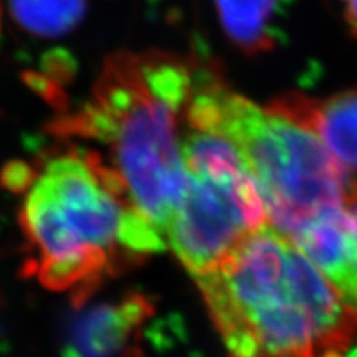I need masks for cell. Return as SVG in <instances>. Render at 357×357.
Masks as SVG:
<instances>
[{
	"label": "cell",
	"mask_w": 357,
	"mask_h": 357,
	"mask_svg": "<svg viewBox=\"0 0 357 357\" xmlns=\"http://www.w3.org/2000/svg\"><path fill=\"white\" fill-rule=\"evenodd\" d=\"M20 79L30 91L35 93L38 98H42L56 113L63 114L70 109V98L65 86H61L55 79L47 77L42 71L24 70L20 73Z\"/></svg>",
	"instance_id": "8fae6325"
},
{
	"label": "cell",
	"mask_w": 357,
	"mask_h": 357,
	"mask_svg": "<svg viewBox=\"0 0 357 357\" xmlns=\"http://www.w3.org/2000/svg\"><path fill=\"white\" fill-rule=\"evenodd\" d=\"M266 223L265 204L248 171L189 174L185 195L164 240L197 278L215 270L250 234Z\"/></svg>",
	"instance_id": "5b68a950"
},
{
	"label": "cell",
	"mask_w": 357,
	"mask_h": 357,
	"mask_svg": "<svg viewBox=\"0 0 357 357\" xmlns=\"http://www.w3.org/2000/svg\"><path fill=\"white\" fill-rule=\"evenodd\" d=\"M0 32H2V7H0Z\"/></svg>",
	"instance_id": "2e32d148"
},
{
	"label": "cell",
	"mask_w": 357,
	"mask_h": 357,
	"mask_svg": "<svg viewBox=\"0 0 357 357\" xmlns=\"http://www.w3.org/2000/svg\"><path fill=\"white\" fill-rule=\"evenodd\" d=\"M66 326L63 357H136L134 347L153 306L142 294L114 301L79 303Z\"/></svg>",
	"instance_id": "8992f818"
},
{
	"label": "cell",
	"mask_w": 357,
	"mask_h": 357,
	"mask_svg": "<svg viewBox=\"0 0 357 357\" xmlns=\"http://www.w3.org/2000/svg\"><path fill=\"white\" fill-rule=\"evenodd\" d=\"M229 357H344L357 312L271 225L195 278Z\"/></svg>",
	"instance_id": "6da1fadb"
},
{
	"label": "cell",
	"mask_w": 357,
	"mask_h": 357,
	"mask_svg": "<svg viewBox=\"0 0 357 357\" xmlns=\"http://www.w3.org/2000/svg\"><path fill=\"white\" fill-rule=\"evenodd\" d=\"M40 68H42V73L66 88L77 78L79 63L77 56L70 50L63 47H56L43 53L42 60H40Z\"/></svg>",
	"instance_id": "7c38bea8"
},
{
	"label": "cell",
	"mask_w": 357,
	"mask_h": 357,
	"mask_svg": "<svg viewBox=\"0 0 357 357\" xmlns=\"http://www.w3.org/2000/svg\"><path fill=\"white\" fill-rule=\"evenodd\" d=\"M195 82V60L160 50L121 52L106 58L93 88V101L116 121L109 167L162 236L189 182L182 132Z\"/></svg>",
	"instance_id": "3957f363"
},
{
	"label": "cell",
	"mask_w": 357,
	"mask_h": 357,
	"mask_svg": "<svg viewBox=\"0 0 357 357\" xmlns=\"http://www.w3.org/2000/svg\"><path fill=\"white\" fill-rule=\"evenodd\" d=\"M225 38L240 53L258 56L278 48L291 0H212Z\"/></svg>",
	"instance_id": "9c48e42d"
},
{
	"label": "cell",
	"mask_w": 357,
	"mask_h": 357,
	"mask_svg": "<svg viewBox=\"0 0 357 357\" xmlns=\"http://www.w3.org/2000/svg\"><path fill=\"white\" fill-rule=\"evenodd\" d=\"M38 171L24 162V160H10L0 172V182L13 192L26 190L37 178Z\"/></svg>",
	"instance_id": "4fadbf2b"
},
{
	"label": "cell",
	"mask_w": 357,
	"mask_h": 357,
	"mask_svg": "<svg viewBox=\"0 0 357 357\" xmlns=\"http://www.w3.org/2000/svg\"><path fill=\"white\" fill-rule=\"evenodd\" d=\"M89 0H8L12 20L25 33L60 38L77 30L88 13Z\"/></svg>",
	"instance_id": "30bf717a"
},
{
	"label": "cell",
	"mask_w": 357,
	"mask_h": 357,
	"mask_svg": "<svg viewBox=\"0 0 357 357\" xmlns=\"http://www.w3.org/2000/svg\"><path fill=\"white\" fill-rule=\"evenodd\" d=\"M288 240L357 312V236L344 207L323 213Z\"/></svg>",
	"instance_id": "52a82bcc"
},
{
	"label": "cell",
	"mask_w": 357,
	"mask_h": 357,
	"mask_svg": "<svg viewBox=\"0 0 357 357\" xmlns=\"http://www.w3.org/2000/svg\"><path fill=\"white\" fill-rule=\"evenodd\" d=\"M22 229L43 287L91 296L105 275L164 250L160 231L129 202L121 178L96 153L50 159L26 189Z\"/></svg>",
	"instance_id": "7a4b0ae2"
},
{
	"label": "cell",
	"mask_w": 357,
	"mask_h": 357,
	"mask_svg": "<svg viewBox=\"0 0 357 357\" xmlns=\"http://www.w3.org/2000/svg\"><path fill=\"white\" fill-rule=\"evenodd\" d=\"M342 6V15L347 25V30L352 37L357 38V0H339Z\"/></svg>",
	"instance_id": "5bb4252c"
},
{
	"label": "cell",
	"mask_w": 357,
	"mask_h": 357,
	"mask_svg": "<svg viewBox=\"0 0 357 357\" xmlns=\"http://www.w3.org/2000/svg\"><path fill=\"white\" fill-rule=\"evenodd\" d=\"M268 106L310 128L349 172H357V88L328 98L284 93Z\"/></svg>",
	"instance_id": "ba28073f"
},
{
	"label": "cell",
	"mask_w": 357,
	"mask_h": 357,
	"mask_svg": "<svg viewBox=\"0 0 357 357\" xmlns=\"http://www.w3.org/2000/svg\"><path fill=\"white\" fill-rule=\"evenodd\" d=\"M184 124L215 129L238 147L268 223L287 238L323 213L344 207L356 182L310 128L238 95L208 61L199 63Z\"/></svg>",
	"instance_id": "277c9868"
},
{
	"label": "cell",
	"mask_w": 357,
	"mask_h": 357,
	"mask_svg": "<svg viewBox=\"0 0 357 357\" xmlns=\"http://www.w3.org/2000/svg\"><path fill=\"white\" fill-rule=\"evenodd\" d=\"M344 211L347 213V217H349L351 227L357 236V181L354 182V185H352V189L349 190V195H347L344 202Z\"/></svg>",
	"instance_id": "9a60e30c"
}]
</instances>
